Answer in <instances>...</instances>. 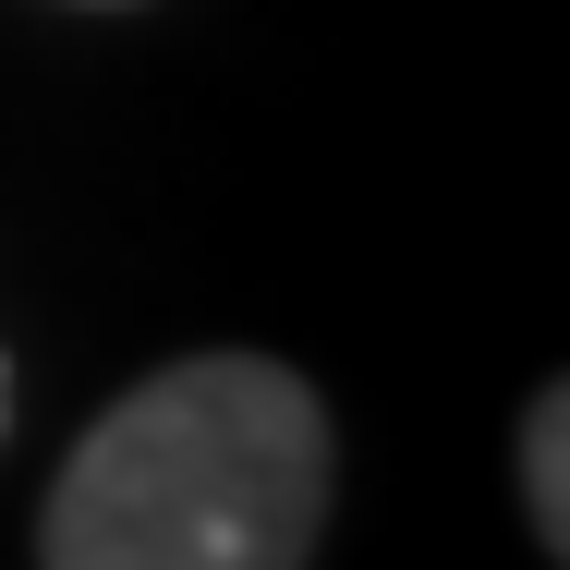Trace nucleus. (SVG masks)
Segmentation results:
<instances>
[{"instance_id": "1", "label": "nucleus", "mask_w": 570, "mask_h": 570, "mask_svg": "<svg viewBox=\"0 0 570 570\" xmlns=\"http://www.w3.org/2000/svg\"><path fill=\"white\" fill-rule=\"evenodd\" d=\"M328 534V413L267 352H195L61 461L49 570H292Z\"/></svg>"}, {"instance_id": "2", "label": "nucleus", "mask_w": 570, "mask_h": 570, "mask_svg": "<svg viewBox=\"0 0 570 570\" xmlns=\"http://www.w3.org/2000/svg\"><path fill=\"white\" fill-rule=\"evenodd\" d=\"M522 485H534V534H547V559H559L570 547V401L559 389L522 413Z\"/></svg>"}]
</instances>
